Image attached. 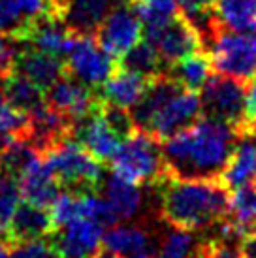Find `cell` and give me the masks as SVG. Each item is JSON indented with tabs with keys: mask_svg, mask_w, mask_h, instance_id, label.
Segmentation results:
<instances>
[{
	"mask_svg": "<svg viewBox=\"0 0 256 258\" xmlns=\"http://www.w3.org/2000/svg\"><path fill=\"white\" fill-rule=\"evenodd\" d=\"M241 134L228 122L202 115L200 119L166 138L162 155L168 177L215 179L221 177Z\"/></svg>",
	"mask_w": 256,
	"mask_h": 258,
	"instance_id": "6da1fadb",
	"label": "cell"
},
{
	"mask_svg": "<svg viewBox=\"0 0 256 258\" xmlns=\"http://www.w3.org/2000/svg\"><path fill=\"white\" fill-rule=\"evenodd\" d=\"M162 185V217L170 226L202 230L222 221L228 213L230 188L219 177L215 179H173Z\"/></svg>",
	"mask_w": 256,
	"mask_h": 258,
	"instance_id": "7a4b0ae2",
	"label": "cell"
},
{
	"mask_svg": "<svg viewBox=\"0 0 256 258\" xmlns=\"http://www.w3.org/2000/svg\"><path fill=\"white\" fill-rule=\"evenodd\" d=\"M109 160L111 173L134 185H160L168 177L160 140L145 130L134 128L122 138Z\"/></svg>",
	"mask_w": 256,
	"mask_h": 258,
	"instance_id": "3957f363",
	"label": "cell"
},
{
	"mask_svg": "<svg viewBox=\"0 0 256 258\" xmlns=\"http://www.w3.org/2000/svg\"><path fill=\"white\" fill-rule=\"evenodd\" d=\"M42 155L60 186L70 190H91L102 179V162L72 138L57 142Z\"/></svg>",
	"mask_w": 256,
	"mask_h": 258,
	"instance_id": "277c9868",
	"label": "cell"
},
{
	"mask_svg": "<svg viewBox=\"0 0 256 258\" xmlns=\"http://www.w3.org/2000/svg\"><path fill=\"white\" fill-rule=\"evenodd\" d=\"M217 74L249 83L256 76V36L222 29L207 51Z\"/></svg>",
	"mask_w": 256,
	"mask_h": 258,
	"instance_id": "5b68a950",
	"label": "cell"
},
{
	"mask_svg": "<svg viewBox=\"0 0 256 258\" xmlns=\"http://www.w3.org/2000/svg\"><path fill=\"white\" fill-rule=\"evenodd\" d=\"M245 83L226 76H211L204 89L200 91L202 115L211 119L228 122L245 136L247 121H245Z\"/></svg>",
	"mask_w": 256,
	"mask_h": 258,
	"instance_id": "8992f818",
	"label": "cell"
},
{
	"mask_svg": "<svg viewBox=\"0 0 256 258\" xmlns=\"http://www.w3.org/2000/svg\"><path fill=\"white\" fill-rule=\"evenodd\" d=\"M115 68V58L100 47L94 34H76L64 55V74L87 87H102Z\"/></svg>",
	"mask_w": 256,
	"mask_h": 258,
	"instance_id": "52a82bcc",
	"label": "cell"
},
{
	"mask_svg": "<svg viewBox=\"0 0 256 258\" xmlns=\"http://www.w3.org/2000/svg\"><path fill=\"white\" fill-rule=\"evenodd\" d=\"M200 117H202L200 93L188 91L177 83L153 111L145 132H149L151 136L164 142L166 138L192 124Z\"/></svg>",
	"mask_w": 256,
	"mask_h": 258,
	"instance_id": "ba28073f",
	"label": "cell"
},
{
	"mask_svg": "<svg viewBox=\"0 0 256 258\" xmlns=\"http://www.w3.org/2000/svg\"><path fill=\"white\" fill-rule=\"evenodd\" d=\"M143 36L158 51L162 62L168 64H173L175 60L190 55L194 51H204L196 30L192 29L190 23L181 14L160 25L143 27Z\"/></svg>",
	"mask_w": 256,
	"mask_h": 258,
	"instance_id": "9c48e42d",
	"label": "cell"
},
{
	"mask_svg": "<svg viewBox=\"0 0 256 258\" xmlns=\"http://www.w3.org/2000/svg\"><path fill=\"white\" fill-rule=\"evenodd\" d=\"M100 47L113 58H121L143 38V23L128 4L115 6L94 32Z\"/></svg>",
	"mask_w": 256,
	"mask_h": 258,
	"instance_id": "30bf717a",
	"label": "cell"
},
{
	"mask_svg": "<svg viewBox=\"0 0 256 258\" xmlns=\"http://www.w3.org/2000/svg\"><path fill=\"white\" fill-rule=\"evenodd\" d=\"M104 226L96 221L79 217L76 221L53 230L49 243L58 258H91L100 249Z\"/></svg>",
	"mask_w": 256,
	"mask_h": 258,
	"instance_id": "8fae6325",
	"label": "cell"
},
{
	"mask_svg": "<svg viewBox=\"0 0 256 258\" xmlns=\"http://www.w3.org/2000/svg\"><path fill=\"white\" fill-rule=\"evenodd\" d=\"M45 102L58 113L66 115L70 121L78 122L98 108L100 96L93 93L91 87L78 81L68 74H62L45 91Z\"/></svg>",
	"mask_w": 256,
	"mask_h": 258,
	"instance_id": "7c38bea8",
	"label": "cell"
},
{
	"mask_svg": "<svg viewBox=\"0 0 256 258\" xmlns=\"http://www.w3.org/2000/svg\"><path fill=\"white\" fill-rule=\"evenodd\" d=\"M15 181H17L21 200L40 206V208H51V204L60 192V183L53 175L49 166L45 164L42 153H38L23 168Z\"/></svg>",
	"mask_w": 256,
	"mask_h": 258,
	"instance_id": "4fadbf2b",
	"label": "cell"
},
{
	"mask_svg": "<svg viewBox=\"0 0 256 258\" xmlns=\"http://www.w3.org/2000/svg\"><path fill=\"white\" fill-rule=\"evenodd\" d=\"M72 138H76L94 158H98L100 162H106V160L113 157V153L117 151V147H119L122 140L111 128V124L106 121V117L102 115L100 104L93 113H89L81 121L76 122Z\"/></svg>",
	"mask_w": 256,
	"mask_h": 258,
	"instance_id": "5bb4252c",
	"label": "cell"
},
{
	"mask_svg": "<svg viewBox=\"0 0 256 258\" xmlns=\"http://www.w3.org/2000/svg\"><path fill=\"white\" fill-rule=\"evenodd\" d=\"M74 36H76V32L68 29L62 15L45 14L30 23L21 42H27L32 49L64 57L74 42Z\"/></svg>",
	"mask_w": 256,
	"mask_h": 258,
	"instance_id": "9a60e30c",
	"label": "cell"
},
{
	"mask_svg": "<svg viewBox=\"0 0 256 258\" xmlns=\"http://www.w3.org/2000/svg\"><path fill=\"white\" fill-rule=\"evenodd\" d=\"M149 81L151 79L143 78V76L132 72V70H126L117 62V68L111 72L106 83L100 87L98 96L100 100L106 102V104H113V106H119V108H124L130 111L138 102L142 100Z\"/></svg>",
	"mask_w": 256,
	"mask_h": 258,
	"instance_id": "2e32d148",
	"label": "cell"
},
{
	"mask_svg": "<svg viewBox=\"0 0 256 258\" xmlns=\"http://www.w3.org/2000/svg\"><path fill=\"white\" fill-rule=\"evenodd\" d=\"M53 232V221L47 208H40L34 204H19L6 230V239L10 243L42 239Z\"/></svg>",
	"mask_w": 256,
	"mask_h": 258,
	"instance_id": "e0dca14e",
	"label": "cell"
},
{
	"mask_svg": "<svg viewBox=\"0 0 256 258\" xmlns=\"http://www.w3.org/2000/svg\"><path fill=\"white\" fill-rule=\"evenodd\" d=\"M15 72L23 74L45 93L64 74V60H60V57L57 55H49L30 47L17 55Z\"/></svg>",
	"mask_w": 256,
	"mask_h": 258,
	"instance_id": "ac0fdd59",
	"label": "cell"
},
{
	"mask_svg": "<svg viewBox=\"0 0 256 258\" xmlns=\"http://www.w3.org/2000/svg\"><path fill=\"white\" fill-rule=\"evenodd\" d=\"M115 6L113 0H64L62 19L76 34H94Z\"/></svg>",
	"mask_w": 256,
	"mask_h": 258,
	"instance_id": "d6986e66",
	"label": "cell"
},
{
	"mask_svg": "<svg viewBox=\"0 0 256 258\" xmlns=\"http://www.w3.org/2000/svg\"><path fill=\"white\" fill-rule=\"evenodd\" d=\"M256 177V134H245L237 140L234 153L222 170L219 179L234 190L237 186L249 185Z\"/></svg>",
	"mask_w": 256,
	"mask_h": 258,
	"instance_id": "ffe728a7",
	"label": "cell"
},
{
	"mask_svg": "<svg viewBox=\"0 0 256 258\" xmlns=\"http://www.w3.org/2000/svg\"><path fill=\"white\" fill-rule=\"evenodd\" d=\"M102 194L107 208L111 209L115 221H130L134 219L143 204V196L140 185H134L130 181L111 173L102 186Z\"/></svg>",
	"mask_w": 256,
	"mask_h": 258,
	"instance_id": "44dd1931",
	"label": "cell"
},
{
	"mask_svg": "<svg viewBox=\"0 0 256 258\" xmlns=\"http://www.w3.org/2000/svg\"><path fill=\"white\" fill-rule=\"evenodd\" d=\"M166 74L181 87L200 93L209 81V78L213 76V66L206 51H194L170 64V72Z\"/></svg>",
	"mask_w": 256,
	"mask_h": 258,
	"instance_id": "7402d4cb",
	"label": "cell"
},
{
	"mask_svg": "<svg viewBox=\"0 0 256 258\" xmlns=\"http://www.w3.org/2000/svg\"><path fill=\"white\" fill-rule=\"evenodd\" d=\"M102 243L122 258L136 256L149 247V234L138 224H111L104 230Z\"/></svg>",
	"mask_w": 256,
	"mask_h": 258,
	"instance_id": "603a6c76",
	"label": "cell"
},
{
	"mask_svg": "<svg viewBox=\"0 0 256 258\" xmlns=\"http://www.w3.org/2000/svg\"><path fill=\"white\" fill-rule=\"evenodd\" d=\"M226 219L234 224L241 239L256 234V186L249 183L230 192Z\"/></svg>",
	"mask_w": 256,
	"mask_h": 258,
	"instance_id": "cb8c5ba5",
	"label": "cell"
},
{
	"mask_svg": "<svg viewBox=\"0 0 256 258\" xmlns=\"http://www.w3.org/2000/svg\"><path fill=\"white\" fill-rule=\"evenodd\" d=\"M213 12L222 29L256 32V0H217Z\"/></svg>",
	"mask_w": 256,
	"mask_h": 258,
	"instance_id": "d4e9b609",
	"label": "cell"
},
{
	"mask_svg": "<svg viewBox=\"0 0 256 258\" xmlns=\"http://www.w3.org/2000/svg\"><path fill=\"white\" fill-rule=\"evenodd\" d=\"M4 96L8 98V102L17 108L19 111L29 117L32 111H36L38 108H42L45 104V93L38 85H34L30 79H27L23 74L12 72L4 79V89H2Z\"/></svg>",
	"mask_w": 256,
	"mask_h": 258,
	"instance_id": "484cf974",
	"label": "cell"
},
{
	"mask_svg": "<svg viewBox=\"0 0 256 258\" xmlns=\"http://www.w3.org/2000/svg\"><path fill=\"white\" fill-rule=\"evenodd\" d=\"M119 66L132 70L147 79H153L155 76L162 74V58L158 55V51L153 47V43L147 42L145 38L122 55Z\"/></svg>",
	"mask_w": 256,
	"mask_h": 258,
	"instance_id": "4316f807",
	"label": "cell"
},
{
	"mask_svg": "<svg viewBox=\"0 0 256 258\" xmlns=\"http://www.w3.org/2000/svg\"><path fill=\"white\" fill-rule=\"evenodd\" d=\"M200 245L192 230L171 226L160 241L158 258H198Z\"/></svg>",
	"mask_w": 256,
	"mask_h": 258,
	"instance_id": "83f0119b",
	"label": "cell"
},
{
	"mask_svg": "<svg viewBox=\"0 0 256 258\" xmlns=\"http://www.w3.org/2000/svg\"><path fill=\"white\" fill-rule=\"evenodd\" d=\"M128 6L140 17L143 27L160 25L181 14V0H130Z\"/></svg>",
	"mask_w": 256,
	"mask_h": 258,
	"instance_id": "f1b7e54d",
	"label": "cell"
},
{
	"mask_svg": "<svg viewBox=\"0 0 256 258\" xmlns=\"http://www.w3.org/2000/svg\"><path fill=\"white\" fill-rule=\"evenodd\" d=\"M0 136L15 140L29 136V117L14 108L0 91Z\"/></svg>",
	"mask_w": 256,
	"mask_h": 258,
	"instance_id": "f546056e",
	"label": "cell"
},
{
	"mask_svg": "<svg viewBox=\"0 0 256 258\" xmlns=\"http://www.w3.org/2000/svg\"><path fill=\"white\" fill-rule=\"evenodd\" d=\"M51 221L53 230L60 228L68 222L79 219V190H60L55 202L51 204Z\"/></svg>",
	"mask_w": 256,
	"mask_h": 258,
	"instance_id": "4dcf8cb0",
	"label": "cell"
},
{
	"mask_svg": "<svg viewBox=\"0 0 256 258\" xmlns=\"http://www.w3.org/2000/svg\"><path fill=\"white\" fill-rule=\"evenodd\" d=\"M19 204H21V194L17 188V181L6 173H0V234L6 236L10 221Z\"/></svg>",
	"mask_w": 256,
	"mask_h": 258,
	"instance_id": "1f68e13d",
	"label": "cell"
},
{
	"mask_svg": "<svg viewBox=\"0 0 256 258\" xmlns=\"http://www.w3.org/2000/svg\"><path fill=\"white\" fill-rule=\"evenodd\" d=\"M30 23L23 15L17 0H0V32L10 34L21 42Z\"/></svg>",
	"mask_w": 256,
	"mask_h": 258,
	"instance_id": "d6a6232c",
	"label": "cell"
},
{
	"mask_svg": "<svg viewBox=\"0 0 256 258\" xmlns=\"http://www.w3.org/2000/svg\"><path fill=\"white\" fill-rule=\"evenodd\" d=\"M10 258H58V254L53 249V245L49 241H43L42 237V239L14 243V249L10 251Z\"/></svg>",
	"mask_w": 256,
	"mask_h": 258,
	"instance_id": "836d02e7",
	"label": "cell"
},
{
	"mask_svg": "<svg viewBox=\"0 0 256 258\" xmlns=\"http://www.w3.org/2000/svg\"><path fill=\"white\" fill-rule=\"evenodd\" d=\"M17 38L0 32V79H4L15 70V60H17Z\"/></svg>",
	"mask_w": 256,
	"mask_h": 258,
	"instance_id": "e575fe53",
	"label": "cell"
},
{
	"mask_svg": "<svg viewBox=\"0 0 256 258\" xmlns=\"http://www.w3.org/2000/svg\"><path fill=\"white\" fill-rule=\"evenodd\" d=\"M198 258H243L239 251V243L235 241H224V239H213L200 245Z\"/></svg>",
	"mask_w": 256,
	"mask_h": 258,
	"instance_id": "d590c367",
	"label": "cell"
},
{
	"mask_svg": "<svg viewBox=\"0 0 256 258\" xmlns=\"http://www.w3.org/2000/svg\"><path fill=\"white\" fill-rule=\"evenodd\" d=\"M245 121H247L245 134H252L256 124V76L250 79L245 89Z\"/></svg>",
	"mask_w": 256,
	"mask_h": 258,
	"instance_id": "8d00e7d4",
	"label": "cell"
},
{
	"mask_svg": "<svg viewBox=\"0 0 256 258\" xmlns=\"http://www.w3.org/2000/svg\"><path fill=\"white\" fill-rule=\"evenodd\" d=\"M217 0H181V10L183 8H213Z\"/></svg>",
	"mask_w": 256,
	"mask_h": 258,
	"instance_id": "74e56055",
	"label": "cell"
},
{
	"mask_svg": "<svg viewBox=\"0 0 256 258\" xmlns=\"http://www.w3.org/2000/svg\"><path fill=\"white\" fill-rule=\"evenodd\" d=\"M91 258H122V256L113 251H109V249H98Z\"/></svg>",
	"mask_w": 256,
	"mask_h": 258,
	"instance_id": "f35d334b",
	"label": "cell"
},
{
	"mask_svg": "<svg viewBox=\"0 0 256 258\" xmlns=\"http://www.w3.org/2000/svg\"><path fill=\"white\" fill-rule=\"evenodd\" d=\"M10 241L8 239H0V258H10Z\"/></svg>",
	"mask_w": 256,
	"mask_h": 258,
	"instance_id": "ab89813d",
	"label": "cell"
},
{
	"mask_svg": "<svg viewBox=\"0 0 256 258\" xmlns=\"http://www.w3.org/2000/svg\"><path fill=\"white\" fill-rule=\"evenodd\" d=\"M10 142H12V140H10V138H4V136H0V151L4 149V147H6V145L10 144Z\"/></svg>",
	"mask_w": 256,
	"mask_h": 258,
	"instance_id": "60d3db41",
	"label": "cell"
},
{
	"mask_svg": "<svg viewBox=\"0 0 256 258\" xmlns=\"http://www.w3.org/2000/svg\"><path fill=\"white\" fill-rule=\"evenodd\" d=\"M130 258H157V256H153V254H147V252H140V254H136V256H130Z\"/></svg>",
	"mask_w": 256,
	"mask_h": 258,
	"instance_id": "b9f144b4",
	"label": "cell"
},
{
	"mask_svg": "<svg viewBox=\"0 0 256 258\" xmlns=\"http://www.w3.org/2000/svg\"><path fill=\"white\" fill-rule=\"evenodd\" d=\"M252 134H256V124H254V130H252Z\"/></svg>",
	"mask_w": 256,
	"mask_h": 258,
	"instance_id": "7bdbcfd3",
	"label": "cell"
},
{
	"mask_svg": "<svg viewBox=\"0 0 256 258\" xmlns=\"http://www.w3.org/2000/svg\"><path fill=\"white\" fill-rule=\"evenodd\" d=\"M254 186H256V177H254Z\"/></svg>",
	"mask_w": 256,
	"mask_h": 258,
	"instance_id": "ee69618b",
	"label": "cell"
},
{
	"mask_svg": "<svg viewBox=\"0 0 256 258\" xmlns=\"http://www.w3.org/2000/svg\"><path fill=\"white\" fill-rule=\"evenodd\" d=\"M254 258H256V256H254Z\"/></svg>",
	"mask_w": 256,
	"mask_h": 258,
	"instance_id": "f6af8a7d",
	"label": "cell"
}]
</instances>
